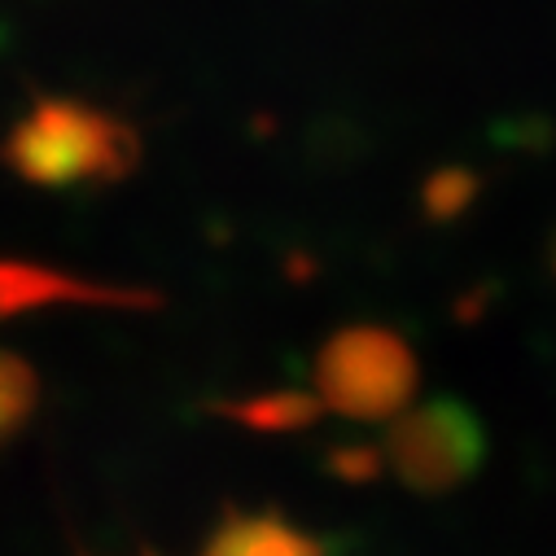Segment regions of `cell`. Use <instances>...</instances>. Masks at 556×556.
Here are the masks:
<instances>
[{
  "label": "cell",
  "mask_w": 556,
  "mask_h": 556,
  "mask_svg": "<svg viewBox=\"0 0 556 556\" xmlns=\"http://www.w3.org/2000/svg\"><path fill=\"white\" fill-rule=\"evenodd\" d=\"M5 167L36 189L114 185L141 159L131 123L75 97H40L0 146Z\"/></svg>",
  "instance_id": "cell-1"
},
{
  "label": "cell",
  "mask_w": 556,
  "mask_h": 556,
  "mask_svg": "<svg viewBox=\"0 0 556 556\" xmlns=\"http://www.w3.org/2000/svg\"><path fill=\"white\" fill-rule=\"evenodd\" d=\"M316 403L320 399H312V394H276V399H254V403L237 407V416L258 430H294V426L312 421Z\"/></svg>",
  "instance_id": "cell-7"
},
{
  "label": "cell",
  "mask_w": 556,
  "mask_h": 556,
  "mask_svg": "<svg viewBox=\"0 0 556 556\" xmlns=\"http://www.w3.org/2000/svg\"><path fill=\"white\" fill-rule=\"evenodd\" d=\"M386 456L412 491H452L482 465V426L460 403L434 399L407 407L390 426Z\"/></svg>",
  "instance_id": "cell-3"
},
{
  "label": "cell",
  "mask_w": 556,
  "mask_h": 556,
  "mask_svg": "<svg viewBox=\"0 0 556 556\" xmlns=\"http://www.w3.org/2000/svg\"><path fill=\"white\" fill-rule=\"evenodd\" d=\"M36 403H40L36 368L14 351H0V447H10L31 426Z\"/></svg>",
  "instance_id": "cell-6"
},
{
  "label": "cell",
  "mask_w": 556,
  "mask_h": 556,
  "mask_svg": "<svg viewBox=\"0 0 556 556\" xmlns=\"http://www.w3.org/2000/svg\"><path fill=\"white\" fill-rule=\"evenodd\" d=\"M198 556H325L312 534L276 513H228Z\"/></svg>",
  "instance_id": "cell-5"
},
{
  "label": "cell",
  "mask_w": 556,
  "mask_h": 556,
  "mask_svg": "<svg viewBox=\"0 0 556 556\" xmlns=\"http://www.w3.org/2000/svg\"><path fill=\"white\" fill-rule=\"evenodd\" d=\"M159 307L154 294L123 290V286H101L84 281V276L45 267V263H23V258H0V320L40 312V307Z\"/></svg>",
  "instance_id": "cell-4"
},
{
  "label": "cell",
  "mask_w": 556,
  "mask_h": 556,
  "mask_svg": "<svg viewBox=\"0 0 556 556\" xmlns=\"http://www.w3.org/2000/svg\"><path fill=\"white\" fill-rule=\"evenodd\" d=\"M416 394V355L390 329H342L316 359V399L351 421H399Z\"/></svg>",
  "instance_id": "cell-2"
}]
</instances>
